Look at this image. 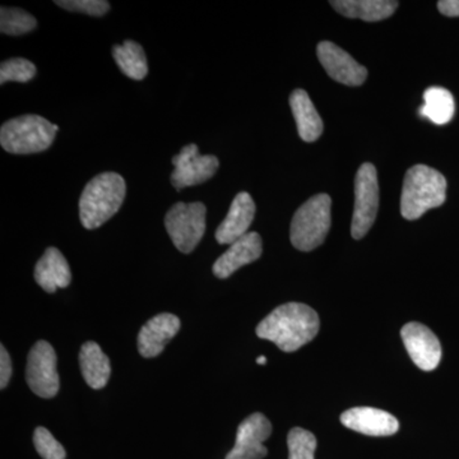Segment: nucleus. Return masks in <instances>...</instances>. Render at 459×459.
Instances as JSON below:
<instances>
[{
  "instance_id": "nucleus-1",
  "label": "nucleus",
  "mask_w": 459,
  "mask_h": 459,
  "mask_svg": "<svg viewBox=\"0 0 459 459\" xmlns=\"http://www.w3.org/2000/svg\"><path fill=\"white\" fill-rule=\"evenodd\" d=\"M318 314L307 305L287 303L276 307L256 327V336L271 341L283 352L298 351L318 334Z\"/></svg>"
},
{
  "instance_id": "nucleus-2",
  "label": "nucleus",
  "mask_w": 459,
  "mask_h": 459,
  "mask_svg": "<svg viewBox=\"0 0 459 459\" xmlns=\"http://www.w3.org/2000/svg\"><path fill=\"white\" fill-rule=\"evenodd\" d=\"M126 186L117 172H102L84 186L80 199V219L83 228L98 229L122 207Z\"/></svg>"
},
{
  "instance_id": "nucleus-3",
  "label": "nucleus",
  "mask_w": 459,
  "mask_h": 459,
  "mask_svg": "<svg viewBox=\"0 0 459 459\" xmlns=\"http://www.w3.org/2000/svg\"><path fill=\"white\" fill-rule=\"evenodd\" d=\"M446 198V180L442 172L425 165L412 166L403 180L401 214L413 221L429 210L440 207Z\"/></svg>"
},
{
  "instance_id": "nucleus-4",
  "label": "nucleus",
  "mask_w": 459,
  "mask_h": 459,
  "mask_svg": "<svg viewBox=\"0 0 459 459\" xmlns=\"http://www.w3.org/2000/svg\"><path fill=\"white\" fill-rule=\"evenodd\" d=\"M57 126L40 115H22L0 129V144L13 155L44 152L56 140Z\"/></svg>"
},
{
  "instance_id": "nucleus-5",
  "label": "nucleus",
  "mask_w": 459,
  "mask_h": 459,
  "mask_svg": "<svg viewBox=\"0 0 459 459\" xmlns=\"http://www.w3.org/2000/svg\"><path fill=\"white\" fill-rule=\"evenodd\" d=\"M331 197L318 195L296 211L290 230V238L296 249L312 252L325 243L331 229Z\"/></svg>"
},
{
  "instance_id": "nucleus-6",
  "label": "nucleus",
  "mask_w": 459,
  "mask_h": 459,
  "mask_svg": "<svg viewBox=\"0 0 459 459\" xmlns=\"http://www.w3.org/2000/svg\"><path fill=\"white\" fill-rule=\"evenodd\" d=\"M205 214L207 208L201 202H180L166 213V231L179 252L189 255L201 243L205 232Z\"/></svg>"
},
{
  "instance_id": "nucleus-7",
  "label": "nucleus",
  "mask_w": 459,
  "mask_h": 459,
  "mask_svg": "<svg viewBox=\"0 0 459 459\" xmlns=\"http://www.w3.org/2000/svg\"><path fill=\"white\" fill-rule=\"evenodd\" d=\"M379 210V184L376 166L361 165L355 178V207H353L351 235L360 240L376 222Z\"/></svg>"
},
{
  "instance_id": "nucleus-8",
  "label": "nucleus",
  "mask_w": 459,
  "mask_h": 459,
  "mask_svg": "<svg viewBox=\"0 0 459 459\" xmlns=\"http://www.w3.org/2000/svg\"><path fill=\"white\" fill-rule=\"evenodd\" d=\"M56 353L47 341H39L27 358L26 380L30 389L41 398L56 397L59 392Z\"/></svg>"
},
{
  "instance_id": "nucleus-9",
  "label": "nucleus",
  "mask_w": 459,
  "mask_h": 459,
  "mask_svg": "<svg viewBox=\"0 0 459 459\" xmlns=\"http://www.w3.org/2000/svg\"><path fill=\"white\" fill-rule=\"evenodd\" d=\"M172 165L175 169L171 172V184L180 190L210 180L219 170L220 161L216 156L201 155L197 144H188L179 155L172 157Z\"/></svg>"
},
{
  "instance_id": "nucleus-10",
  "label": "nucleus",
  "mask_w": 459,
  "mask_h": 459,
  "mask_svg": "<svg viewBox=\"0 0 459 459\" xmlns=\"http://www.w3.org/2000/svg\"><path fill=\"white\" fill-rule=\"evenodd\" d=\"M411 360L424 371L437 369L442 360V346L433 332L418 322L407 323L401 331Z\"/></svg>"
},
{
  "instance_id": "nucleus-11",
  "label": "nucleus",
  "mask_w": 459,
  "mask_h": 459,
  "mask_svg": "<svg viewBox=\"0 0 459 459\" xmlns=\"http://www.w3.org/2000/svg\"><path fill=\"white\" fill-rule=\"evenodd\" d=\"M316 56L332 80L351 87L361 86L367 81V68L333 42H320Z\"/></svg>"
},
{
  "instance_id": "nucleus-12",
  "label": "nucleus",
  "mask_w": 459,
  "mask_h": 459,
  "mask_svg": "<svg viewBox=\"0 0 459 459\" xmlns=\"http://www.w3.org/2000/svg\"><path fill=\"white\" fill-rule=\"evenodd\" d=\"M270 420L263 413L247 416L238 428L237 442L226 459H263L267 455V448L263 443L271 437Z\"/></svg>"
},
{
  "instance_id": "nucleus-13",
  "label": "nucleus",
  "mask_w": 459,
  "mask_h": 459,
  "mask_svg": "<svg viewBox=\"0 0 459 459\" xmlns=\"http://www.w3.org/2000/svg\"><path fill=\"white\" fill-rule=\"evenodd\" d=\"M262 252L261 235L258 232H247L246 237L232 243L229 249L214 262L213 274L217 279H228L244 265L261 258Z\"/></svg>"
},
{
  "instance_id": "nucleus-14",
  "label": "nucleus",
  "mask_w": 459,
  "mask_h": 459,
  "mask_svg": "<svg viewBox=\"0 0 459 459\" xmlns=\"http://www.w3.org/2000/svg\"><path fill=\"white\" fill-rule=\"evenodd\" d=\"M344 427L369 437H389L400 429L398 420L391 413L373 407H355L341 415Z\"/></svg>"
},
{
  "instance_id": "nucleus-15",
  "label": "nucleus",
  "mask_w": 459,
  "mask_h": 459,
  "mask_svg": "<svg viewBox=\"0 0 459 459\" xmlns=\"http://www.w3.org/2000/svg\"><path fill=\"white\" fill-rule=\"evenodd\" d=\"M181 323L177 316L162 313L148 320L138 334V350L143 358L152 359L164 351L166 344L180 331Z\"/></svg>"
},
{
  "instance_id": "nucleus-16",
  "label": "nucleus",
  "mask_w": 459,
  "mask_h": 459,
  "mask_svg": "<svg viewBox=\"0 0 459 459\" xmlns=\"http://www.w3.org/2000/svg\"><path fill=\"white\" fill-rule=\"evenodd\" d=\"M255 204L252 195L247 192L238 193L230 205L228 216L217 229V243L231 246L238 238L246 237L255 220Z\"/></svg>"
},
{
  "instance_id": "nucleus-17",
  "label": "nucleus",
  "mask_w": 459,
  "mask_h": 459,
  "mask_svg": "<svg viewBox=\"0 0 459 459\" xmlns=\"http://www.w3.org/2000/svg\"><path fill=\"white\" fill-rule=\"evenodd\" d=\"M35 281L44 291L56 292L71 285L72 273L65 255L56 247H48L35 267Z\"/></svg>"
},
{
  "instance_id": "nucleus-18",
  "label": "nucleus",
  "mask_w": 459,
  "mask_h": 459,
  "mask_svg": "<svg viewBox=\"0 0 459 459\" xmlns=\"http://www.w3.org/2000/svg\"><path fill=\"white\" fill-rule=\"evenodd\" d=\"M290 107L294 114L299 135L305 142H316L322 135L323 120L307 91L295 90L290 96Z\"/></svg>"
},
{
  "instance_id": "nucleus-19",
  "label": "nucleus",
  "mask_w": 459,
  "mask_h": 459,
  "mask_svg": "<svg viewBox=\"0 0 459 459\" xmlns=\"http://www.w3.org/2000/svg\"><path fill=\"white\" fill-rule=\"evenodd\" d=\"M331 5L344 17L377 22L391 17L400 3L392 0H334Z\"/></svg>"
},
{
  "instance_id": "nucleus-20",
  "label": "nucleus",
  "mask_w": 459,
  "mask_h": 459,
  "mask_svg": "<svg viewBox=\"0 0 459 459\" xmlns=\"http://www.w3.org/2000/svg\"><path fill=\"white\" fill-rule=\"evenodd\" d=\"M80 367L84 380L92 389H101L110 379V360L98 343H83L80 351Z\"/></svg>"
},
{
  "instance_id": "nucleus-21",
  "label": "nucleus",
  "mask_w": 459,
  "mask_h": 459,
  "mask_svg": "<svg viewBox=\"0 0 459 459\" xmlns=\"http://www.w3.org/2000/svg\"><path fill=\"white\" fill-rule=\"evenodd\" d=\"M455 104L452 93L442 87H430L424 92V105L419 114L437 126L451 122L455 117Z\"/></svg>"
},
{
  "instance_id": "nucleus-22",
  "label": "nucleus",
  "mask_w": 459,
  "mask_h": 459,
  "mask_svg": "<svg viewBox=\"0 0 459 459\" xmlns=\"http://www.w3.org/2000/svg\"><path fill=\"white\" fill-rule=\"evenodd\" d=\"M115 63L126 77L142 81L148 74L146 53L138 42L126 40L113 48Z\"/></svg>"
},
{
  "instance_id": "nucleus-23",
  "label": "nucleus",
  "mask_w": 459,
  "mask_h": 459,
  "mask_svg": "<svg viewBox=\"0 0 459 459\" xmlns=\"http://www.w3.org/2000/svg\"><path fill=\"white\" fill-rule=\"evenodd\" d=\"M38 21L32 14L20 8L0 9V31L4 35L20 36L33 31Z\"/></svg>"
},
{
  "instance_id": "nucleus-24",
  "label": "nucleus",
  "mask_w": 459,
  "mask_h": 459,
  "mask_svg": "<svg viewBox=\"0 0 459 459\" xmlns=\"http://www.w3.org/2000/svg\"><path fill=\"white\" fill-rule=\"evenodd\" d=\"M36 65L23 57H13L5 60L0 65V83L20 82L26 83L36 75Z\"/></svg>"
},
{
  "instance_id": "nucleus-25",
  "label": "nucleus",
  "mask_w": 459,
  "mask_h": 459,
  "mask_svg": "<svg viewBox=\"0 0 459 459\" xmlns=\"http://www.w3.org/2000/svg\"><path fill=\"white\" fill-rule=\"evenodd\" d=\"M289 459H314L316 439L313 433L301 428H294L287 435Z\"/></svg>"
},
{
  "instance_id": "nucleus-26",
  "label": "nucleus",
  "mask_w": 459,
  "mask_h": 459,
  "mask_svg": "<svg viewBox=\"0 0 459 459\" xmlns=\"http://www.w3.org/2000/svg\"><path fill=\"white\" fill-rule=\"evenodd\" d=\"M36 451L44 459H65V449L57 442L48 429L38 428L33 434Z\"/></svg>"
},
{
  "instance_id": "nucleus-27",
  "label": "nucleus",
  "mask_w": 459,
  "mask_h": 459,
  "mask_svg": "<svg viewBox=\"0 0 459 459\" xmlns=\"http://www.w3.org/2000/svg\"><path fill=\"white\" fill-rule=\"evenodd\" d=\"M56 4L66 11L80 12L93 17L104 16L110 9V4L105 0H57Z\"/></svg>"
},
{
  "instance_id": "nucleus-28",
  "label": "nucleus",
  "mask_w": 459,
  "mask_h": 459,
  "mask_svg": "<svg viewBox=\"0 0 459 459\" xmlns=\"http://www.w3.org/2000/svg\"><path fill=\"white\" fill-rule=\"evenodd\" d=\"M12 377V360L5 347L0 346V388L4 389L8 385Z\"/></svg>"
},
{
  "instance_id": "nucleus-29",
  "label": "nucleus",
  "mask_w": 459,
  "mask_h": 459,
  "mask_svg": "<svg viewBox=\"0 0 459 459\" xmlns=\"http://www.w3.org/2000/svg\"><path fill=\"white\" fill-rule=\"evenodd\" d=\"M437 9L446 17H459V0H440Z\"/></svg>"
},
{
  "instance_id": "nucleus-30",
  "label": "nucleus",
  "mask_w": 459,
  "mask_h": 459,
  "mask_svg": "<svg viewBox=\"0 0 459 459\" xmlns=\"http://www.w3.org/2000/svg\"><path fill=\"white\" fill-rule=\"evenodd\" d=\"M256 364H259V365L267 364V358H265V356H259V358L256 359Z\"/></svg>"
}]
</instances>
